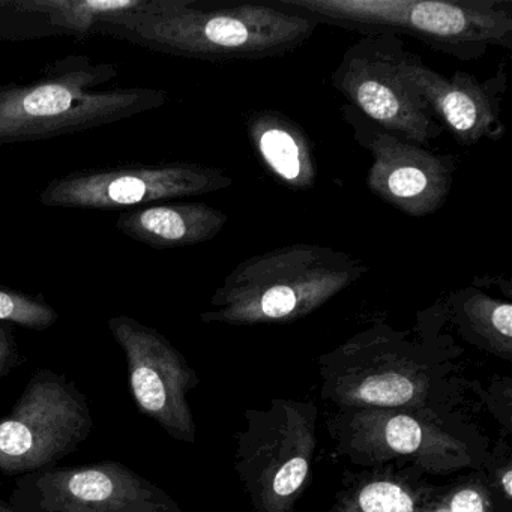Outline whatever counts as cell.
Masks as SVG:
<instances>
[{"label": "cell", "mask_w": 512, "mask_h": 512, "mask_svg": "<svg viewBox=\"0 0 512 512\" xmlns=\"http://www.w3.org/2000/svg\"><path fill=\"white\" fill-rule=\"evenodd\" d=\"M320 392L340 409H442L452 355L430 335L376 323L320 356Z\"/></svg>", "instance_id": "1"}, {"label": "cell", "mask_w": 512, "mask_h": 512, "mask_svg": "<svg viewBox=\"0 0 512 512\" xmlns=\"http://www.w3.org/2000/svg\"><path fill=\"white\" fill-rule=\"evenodd\" d=\"M368 272L367 263L344 251L293 244L238 263L203 311V323L274 325L304 319Z\"/></svg>", "instance_id": "2"}, {"label": "cell", "mask_w": 512, "mask_h": 512, "mask_svg": "<svg viewBox=\"0 0 512 512\" xmlns=\"http://www.w3.org/2000/svg\"><path fill=\"white\" fill-rule=\"evenodd\" d=\"M115 65L70 56L40 79L0 86V146L41 142L160 109L169 94L152 88L100 89Z\"/></svg>", "instance_id": "3"}, {"label": "cell", "mask_w": 512, "mask_h": 512, "mask_svg": "<svg viewBox=\"0 0 512 512\" xmlns=\"http://www.w3.org/2000/svg\"><path fill=\"white\" fill-rule=\"evenodd\" d=\"M314 20L263 4L212 7L175 0L161 13L115 26V34L155 52L208 62L262 61L295 52L317 29Z\"/></svg>", "instance_id": "4"}, {"label": "cell", "mask_w": 512, "mask_h": 512, "mask_svg": "<svg viewBox=\"0 0 512 512\" xmlns=\"http://www.w3.org/2000/svg\"><path fill=\"white\" fill-rule=\"evenodd\" d=\"M278 10L368 34L407 35L460 61L512 49V0H268Z\"/></svg>", "instance_id": "5"}, {"label": "cell", "mask_w": 512, "mask_h": 512, "mask_svg": "<svg viewBox=\"0 0 512 512\" xmlns=\"http://www.w3.org/2000/svg\"><path fill=\"white\" fill-rule=\"evenodd\" d=\"M317 416L316 404L289 398L244 413L235 470L254 512H296L310 482Z\"/></svg>", "instance_id": "6"}, {"label": "cell", "mask_w": 512, "mask_h": 512, "mask_svg": "<svg viewBox=\"0 0 512 512\" xmlns=\"http://www.w3.org/2000/svg\"><path fill=\"white\" fill-rule=\"evenodd\" d=\"M329 430L338 452L359 464L403 458L422 472L446 475L475 467L485 452L476 448V434L440 409H340Z\"/></svg>", "instance_id": "7"}, {"label": "cell", "mask_w": 512, "mask_h": 512, "mask_svg": "<svg viewBox=\"0 0 512 512\" xmlns=\"http://www.w3.org/2000/svg\"><path fill=\"white\" fill-rule=\"evenodd\" d=\"M94 428L88 398L64 374L38 370L0 418V472L28 475L73 454Z\"/></svg>", "instance_id": "8"}, {"label": "cell", "mask_w": 512, "mask_h": 512, "mask_svg": "<svg viewBox=\"0 0 512 512\" xmlns=\"http://www.w3.org/2000/svg\"><path fill=\"white\" fill-rule=\"evenodd\" d=\"M233 182L223 170L205 164H125L53 179L41 191L40 202L50 208L115 211L218 193Z\"/></svg>", "instance_id": "9"}, {"label": "cell", "mask_w": 512, "mask_h": 512, "mask_svg": "<svg viewBox=\"0 0 512 512\" xmlns=\"http://www.w3.org/2000/svg\"><path fill=\"white\" fill-rule=\"evenodd\" d=\"M404 47L394 34L362 35L344 52L331 85L365 118L427 148L443 128L398 76L397 59Z\"/></svg>", "instance_id": "10"}, {"label": "cell", "mask_w": 512, "mask_h": 512, "mask_svg": "<svg viewBox=\"0 0 512 512\" xmlns=\"http://www.w3.org/2000/svg\"><path fill=\"white\" fill-rule=\"evenodd\" d=\"M22 512H182L163 488L118 461L56 467L17 479Z\"/></svg>", "instance_id": "11"}, {"label": "cell", "mask_w": 512, "mask_h": 512, "mask_svg": "<svg viewBox=\"0 0 512 512\" xmlns=\"http://www.w3.org/2000/svg\"><path fill=\"white\" fill-rule=\"evenodd\" d=\"M341 113L353 139L373 157L367 187L374 196L413 218L433 215L445 205L457 172L452 155L434 154L391 133L350 104H344Z\"/></svg>", "instance_id": "12"}, {"label": "cell", "mask_w": 512, "mask_h": 512, "mask_svg": "<svg viewBox=\"0 0 512 512\" xmlns=\"http://www.w3.org/2000/svg\"><path fill=\"white\" fill-rule=\"evenodd\" d=\"M109 329L127 359L130 391L139 412L172 439L196 442L188 394L199 385V377L185 356L160 331L133 317H112Z\"/></svg>", "instance_id": "13"}, {"label": "cell", "mask_w": 512, "mask_h": 512, "mask_svg": "<svg viewBox=\"0 0 512 512\" xmlns=\"http://www.w3.org/2000/svg\"><path fill=\"white\" fill-rule=\"evenodd\" d=\"M397 71L404 85L424 101L431 115L461 146L470 148L482 140L505 136L500 118L508 89L505 70L482 82L466 71L446 77L404 47L398 55Z\"/></svg>", "instance_id": "14"}, {"label": "cell", "mask_w": 512, "mask_h": 512, "mask_svg": "<svg viewBox=\"0 0 512 512\" xmlns=\"http://www.w3.org/2000/svg\"><path fill=\"white\" fill-rule=\"evenodd\" d=\"M229 217L206 203H154L127 209L116 229L155 250L191 247L212 241Z\"/></svg>", "instance_id": "15"}, {"label": "cell", "mask_w": 512, "mask_h": 512, "mask_svg": "<svg viewBox=\"0 0 512 512\" xmlns=\"http://www.w3.org/2000/svg\"><path fill=\"white\" fill-rule=\"evenodd\" d=\"M254 152L269 175L293 191H308L319 170L310 137L298 122L277 110H259L247 118Z\"/></svg>", "instance_id": "16"}, {"label": "cell", "mask_w": 512, "mask_h": 512, "mask_svg": "<svg viewBox=\"0 0 512 512\" xmlns=\"http://www.w3.org/2000/svg\"><path fill=\"white\" fill-rule=\"evenodd\" d=\"M443 316L455 326L461 338L478 349L512 361V304L496 298L481 287L455 290L440 301Z\"/></svg>", "instance_id": "17"}, {"label": "cell", "mask_w": 512, "mask_h": 512, "mask_svg": "<svg viewBox=\"0 0 512 512\" xmlns=\"http://www.w3.org/2000/svg\"><path fill=\"white\" fill-rule=\"evenodd\" d=\"M175 0H22L8 4L46 16L52 25L77 34H88L98 25H121L143 14L161 13Z\"/></svg>", "instance_id": "18"}, {"label": "cell", "mask_w": 512, "mask_h": 512, "mask_svg": "<svg viewBox=\"0 0 512 512\" xmlns=\"http://www.w3.org/2000/svg\"><path fill=\"white\" fill-rule=\"evenodd\" d=\"M434 499L428 487L401 473H365L355 485L341 491L328 512H430Z\"/></svg>", "instance_id": "19"}, {"label": "cell", "mask_w": 512, "mask_h": 512, "mask_svg": "<svg viewBox=\"0 0 512 512\" xmlns=\"http://www.w3.org/2000/svg\"><path fill=\"white\" fill-rule=\"evenodd\" d=\"M58 313L43 299L17 290L0 287V323L10 322L25 328L44 331L55 325Z\"/></svg>", "instance_id": "20"}, {"label": "cell", "mask_w": 512, "mask_h": 512, "mask_svg": "<svg viewBox=\"0 0 512 512\" xmlns=\"http://www.w3.org/2000/svg\"><path fill=\"white\" fill-rule=\"evenodd\" d=\"M445 503L449 512H493L490 491L479 482L455 488Z\"/></svg>", "instance_id": "21"}, {"label": "cell", "mask_w": 512, "mask_h": 512, "mask_svg": "<svg viewBox=\"0 0 512 512\" xmlns=\"http://www.w3.org/2000/svg\"><path fill=\"white\" fill-rule=\"evenodd\" d=\"M20 353L13 334L0 323V377L8 376L19 365Z\"/></svg>", "instance_id": "22"}, {"label": "cell", "mask_w": 512, "mask_h": 512, "mask_svg": "<svg viewBox=\"0 0 512 512\" xmlns=\"http://www.w3.org/2000/svg\"><path fill=\"white\" fill-rule=\"evenodd\" d=\"M497 484L502 488L505 497L508 500L512 499V469L509 464H506L503 469L497 470Z\"/></svg>", "instance_id": "23"}, {"label": "cell", "mask_w": 512, "mask_h": 512, "mask_svg": "<svg viewBox=\"0 0 512 512\" xmlns=\"http://www.w3.org/2000/svg\"><path fill=\"white\" fill-rule=\"evenodd\" d=\"M0 512H17V511H14L13 508H10V506L5 505V503L0 502Z\"/></svg>", "instance_id": "24"}]
</instances>
